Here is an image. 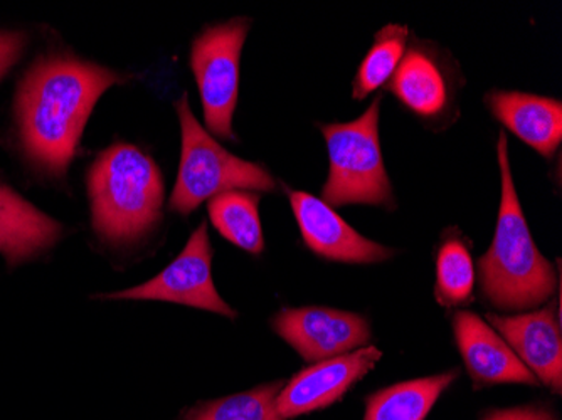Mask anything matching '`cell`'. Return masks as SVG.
<instances>
[{"label": "cell", "mask_w": 562, "mask_h": 420, "mask_svg": "<svg viewBox=\"0 0 562 420\" xmlns=\"http://www.w3.org/2000/svg\"><path fill=\"white\" fill-rule=\"evenodd\" d=\"M258 205V192L227 191L211 198L207 211L214 227L224 239L236 248L257 256L265 249Z\"/></svg>", "instance_id": "obj_18"}, {"label": "cell", "mask_w": 562, "mask_h": 420, "mask_svg": "<svg viewBox=\"0 0 562 420\" xmlns=\"http://www.w3.org/2000/svg\"><path fill=\"white\" fill-rule=\"evenodd\" d=\"M381 356V350L368 345L306 366L281 388L278 396L281 417L289 420L339 402L374 368Z\"/></svg>", "instance_id": "obj_10"}, {"label": "cell", "mask_w": 562, "mask_h": 420, "mask_svg": "<svg viewBox=\"0 0 562 420\" xmlns=\"http://www.w3.org/2000/svg\"><path fill=\"white\" fill-rule=\"evenodd\" d=\"M479 420H561L549 404L533 402L527 406L483 410Z\"/></svg>", "instance_id": "obj_21"}, {"label": "cell", "mask_w": 562, "mask_h": 420, "mask_svg": "<svg viewBox=\"0 0 562 420\" xmlns=\"http://www.w3.org/2000/svg\"><path fill=\"white\" fill-rule=\"evenodd\" d=\"M213 256L207 224L202 223L192 232L181 254L156 277L138 286L126 287L123 292L98 295L97 298L110 302L176 303L235 320L238 313L224 302L214 284Z\"/></svg>", "instance_id": "obj_8"}, {"label": "cell", "mask_w": 562, "mask_h": 420, "mask_svg": "<svg viewBox=\"0 0 562 420\" xmlns=\"http://www.w3.org/2000/svg\"><path fill=\"white\" fill-rule=\"evenodd\" d=\"M460 378V368L400 382L366 399L362 420H425L445 391Z\"/></svg>", "instance_id": "obj_16"}, {"label": "cell", "mask_w": 562, "mask_h": 420, "mask_svg": "<svg viewBox=\"0 0 562 420\" xmlns=\"http://www.w3.org/2000/svg\"><path fill=\"white\" fill-rule=\"evenodd\" d=\"M63 226L0 182V254L15 268L61 239Z\"/></svg>", "instance_id": "obj_15"}, {"label": "cell", "mask_w": 562, "mask_h": 420, "mask_svg": "<svg viewBox=\"0 0 562 420\" xmlns=\"http://www.w3.org/2000/svg\"><path fill=\"white\" fill-rule=\"evenodd\" d=\"M122 81L119 72L75 56L37 59L15 98L19 137L31 162L47 175H65L98 100Z\"/></svg>", "instance_id": "obj_1"}, {"label": "cell", "mask_w": 562, "mask_h": 420, "mask_svg": "<svg viewBox=\"0 0 562 420\" xmlns=\"http://www.w3.org/2000/svg\"><path fill=\"white\" fill-rule=\"evenodd\" d=\"M483 100L495 120L542 157L552 159L562 140L561 101L504 90L488 91Z\"/></svg>", "instance_id": "obj_14"}, {"label": "cell", "mask_w": 562, "mask_h": 420, "mask_svg": "<svg viewBox=\"0 0 562 420\" xmlns=\"http://www.w3.org/2000/svg\"><path fill=\"white\" fill-rule=\"evenodd\" d=\"M271 328L308 363L364 349L372 338L368 318L325 306L280 309L271 318Z\"/></svg>", "instance_id": "obj_9"}, {"label": "cell", "mask_w": 562, "mask_h": 420, "mask_svg": "<svg viewBox=\"0 0 562 420\" xmlns=\"http://www.w3.org/2000/svg\"><path fill=\"white\" fill-rule=\"evenodd\" d=\"M290 204L306 248L327 261L378 264L396 254L394 249L364 238L334 207L308 192H290Z\"/></svg>", "instance_id": "obj_12"}, {"label": "cell", "mask_w": 562, "mask_h": 420, "mask_svg": "<svg viewBox=\"0 0 562 420\" xmlns=\"http://www.w3.org/2000/svg\"><path fill=\"white\" fill-rule=\"evenodd\" d=\"M251 19L235 18L207 25L191 47V68L201 94L207 129L235 140L233 116L238 104L239 68Z\"/></svg>", "instance_id": "obj_7"}, {"label": "cell", "mask_w": 562, "mask_h": 420, "mask_svg": "<svg viewBox=\"0 0 562 420\" xmlns=\"http://www.w3.org/2000/svg\"><path fill=\"white\" fill-rule=\"evenodd\" d=\"M285 381H274L251 390L188 407L181 420H285L278 410V396Z\"/></svg>", "instance_id": "obj_19"}, {"label": "cell", "mask_w": 562, "mask_h": 420, "mask_svg": "<svg viewBox=\"0 0 562 420\" xmlns=\"http://www.w3.org/2000/svg\"><path fill=\"white\" fill-rule=\"evenodd\" d=\"M87 185L91 226L105 245H137L162 220V173L150 155L134 145L115 144L101 151L88 170Z\"/></svg>", "instance_id": "obj_3"}, {"label": "cell", "mask_w": 562, "mask_h": 420, "mask_svg": "<svg viewBox=\"0 0 562 420\" xmlns=\"http://www.w3.org/2000/svg\"><path fill=\"white\" fill-rule=\"evenodd\" d=\"M475 281L470 241L458 227H450L445 230L438 245L435 298L443 308L470 305L473 302Z\"/></svg>", "instance_id": "obj_17"}, {"label": "cell", "mask_w": 562, "mask_h": 420, "mask_svg": "<svg viewBox=\"0 0 562 420\" xmlns=\"http://www.w3.org/2000/svg\"><path fill=\"white\" fill-rule=\"evenodd\" d=\"M460 65L440 44L409 36L403 61L384 90L431 129H447L460 118Z\"/></svg>", "instance_id": "obj_6"}, {"label": "cell", "mask_w": 562, "mask_h": 420, "mask_svg": "<svg viewBox=\"0 0 562 420\" xmlns=\"http://www.w3.org/2000/svg\"><path fill=\"white\" fill-rule=\"evenodd\" d=\"M561 309L558 299H551L536 311L520 315L488 313L485 320L507 341L517 359L532 372L539 384L555 396L562 391Z\"/></svg>", "instance_id": "obj_11"}, {"label": "cell", "mask_w": 562, "mask_h": 420, "mask_svg": "<svg viewBox=\"0 0 562 420\" xmlns=\"http://www.w3.org/2000/svg\"><path fill=\"white\" fill-rule=\"evenodd\" d=\"M27 36L21 31H0V80L21 58Z\"/></svg>", "instance_id": "obj_22"}, {"label": "cell", "mask_w": 562, "mask_h": 420, "mask_svg": "<svg viewBox=\"0 0 562 420\" xmlns=\"http://www.w3.org/2000/svg\"><path fill=\"white\" fill-rule=\"evenodd\" d=\"M497 160L501 208L494 241L479 259L480 292L488 305L502 311L539 308L558 292L559 274L533 242L514 183L505 132L498 135Z\"/></svg>", "instance_id": "obj_2"}, {"label": "cell", "mask_w": 562, "mask_h": 420, "mask_svg": "<svg viewBox=\"0 0 562 420\" xmlns=\"http://www.w3.org/2000/svg\"><path fill=\"white\" fill-rule=\"evenodd\" d=\"M181 122L182 155L169 207L173 213H194L202 202L227 191L273 192V175L258 163L239 159L221 147L198 122L188 97L176 104Z\"/></svg>", "instance_id": "obj_5"}, {"label": "cell", "mask_w": 562, "mask_h": 420, "mask_svg": "<svg viewBox=\"0 0 562 420\" xmlns=\"http://www.w3.org/2000/svg\"><path fill=\"white\" fill-rule=\"evenodd\" d=\"M409 30L403 24H387L375 34L374 43L357 69L352 83L353 100H364L378 88L386 87L403 61L409 43Z\"/></svg>", "instance_id": "obj_20"}, {"label": "cell", "mask_w": 562, "mask_h": 420, "mask_svg": "<svg viewBox=\"0 0 562 420\" xmlns=\"http://www.w3.org/2000/svg\"><path fill=\"white\" fill-rule=\"evenodd\" d=\"M451 328L475 390L505 384L539 385L507 341L476 313L458 309L451 318Z\"/></svg>", "instance_id": "obj_13"}, {"label": "cell", "mask_w": 562, "mask_h": 420, "mask_svg": "<svg viewBox=\"0 0 562 420\" xmlns=\"http://www.w3.org/2000/svg\"><path fill=\"white\" fill-rule=\"evenodd\" d=\"M381 101L378 94L364 115L353 122L321 125L330 167L322 188V201L330 207L349 204L396 207L379 140Z\"/></svg>", "instance_id": "obj_4"}]
</instances>
